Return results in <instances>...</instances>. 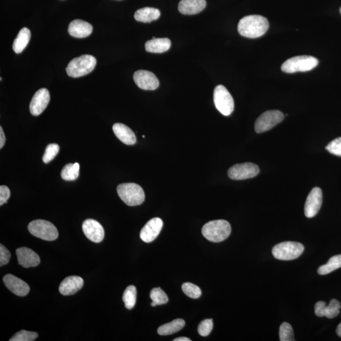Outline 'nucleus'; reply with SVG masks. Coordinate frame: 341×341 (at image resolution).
<instances>
[{
	"label": "nucleus",
	"instance_id": "obj_31",
	"mask_svg": "<svg viewBox=\"0 0 341 341\" xmlns=\"http://www.w3.org/2000/svg\"><path fill=\"white\" fill-rule=\"evenodd\" d=\"M182 290L186 296L193 299H199L202 294L201 289L199 287L190 283H184L182 285Z\"/></svg>",
	"mask_w": 341,
	"mask_h": 341
},
{
	"label": "nucleus",
	"instance_id": "obj_40",
	"mask_svg": "<svg viewBox=\"0 0 341 341\" xmlns=\"http://www.w3.org/2000/svg\"><path fill=\"white\" fill-rule=\"evenodd\" d=\"M174 341H191L190 339H189V338L185 337H178L177 339H175L173 340Z\"/></svg>",
	"mask_w": 341,
	"mask_h": 341
},
{
	"label": "nucleus",
	"instance_id": "obj_30",
	"mask_svg": "<svg viewBox=\"0 0 341 341\" xmlns=\"http://www.w3.org/2000/svg\"><path fill=\"white\" fill-rule=\"evenodd\" d=\"M150 297L153 302H155L157 305L166 304L168 302V297L160 288L152 289Z\"/></svg>",
	"mask_w": 341,
	"mask_h": 341
},
{
	"label": "nucleus",
	"instance_id": "obj_16",
	"mask_svg": "<svg viewBox=\"0 0 341 341\" xmlns=\"http://www.w3.org/2000/svg\"><path fill=\"white\" fill-rule=\"evenodd\" d=\"M340 303L338 300L332 299L328 306L326 302H318L315 305V313L318 317L326 316L328 318H334L340 313Z\"/></svg>",
	"mask_w": 341,
	"mask_h": 341
},
{
	"label": "nucleus",
	"instance_id": "obj_36",
	"mask_svg": "<svg viewBox=\"0 0 341 341\" xmlns=\"http://www.w3.org/2000/svg\"><path fill=\"white\" fill-rule=\"evenodd\" d=\"M326 148L330 153L341 157V137L333 140L326 146Z\"/></svg>",
	"mask_w": 341,
	"mask_h": 341
},
{
	"label": "nucleus",
	"instance_id": "obj_5",
	"mask_svg": "<svg viewBox=\"0 0 341 341\" xmlns=\"http://www.w3.org/2000/svg\"><path fill=\"white\" fill-rule=\"evenodd\" d=\"M318 60L311 56H297L286 60L281 66L282 71L287 74L295 72H308L317 66Z\"/></svg>",
	"mask_w": 341,
	"mask_h": 341
},
{
	"label": "nucleus",
	"instance_id": "obj_27",
	"mask_svg": "<svg viewBox=\"0 0 341 341\" xmlns=\"http://www.w3.org/2000/svg\"><path fill=\"white\" fill-rule=\"evenodd\" d=\"M341 267V255L332 257L326 264L322 265L318 269V273L320 275H326L339 269Z\"/></svg>",
	"mask_w": 341,
	"mask_h": 341
},
{
	"label": "nucleus",
	"instance_id": "obj_15",
	"mask_svg": "<svg viewBox=\"0 0 341 341\" xmlns=\"http://www.w3.org/2000/svg\"><path fill=\"white\" fill-rule=\"evenodd\" d=\"M163 226V222L159 218L148 221L140 231V237L143 242L151 243L158 237Z\"/></svg>",
	"mask_w": 341,
	"mask_h": 341
},
{
	"label": "nucleus",
	"instance_id": "obj_43",
	"mask_svg": "<svg viewBox=\"0 0 341 341\" xmlns=\"http://www.w3.org/2000/svg\"><path fill=\"white\" fill-rule=\"evenodd\" d=\"M340 12L341 13V7H340Z\"/></svg>",
	"mask_w": 341,
	"mask_h": 341
},
{
	"label": "nucleus",
	"instance_id": "obj_23",
	"mask_svg": "<svg viewBox=\"0 0 341 341\" xmlns=\"http://www.w3.org/2000/svg\"><path fill=\"white\" fill-rule=\"evenodd\" d=\"M172 46V42L168 38H156L146 42L145 48L146 51L153 53H162L168 51Z\"/></svg>",
	"mask_w": 341,
	"mask_h": 341
},
{
	"label": "nucleus",
	"instance_id": "obj_32",
	"mask_svg": "<svg viewBox=\"0 0 341 341\" xmlns=\"http://www.w3.org/2000/svg\"><path fill=\"white\" fill-rule=\"evenodd\" d=\"M280 339L281 341L294 340L293 328L290 324L284 322L280 328Z\"/></svg>",
	"mask_w": 341,
	"mask_h": 341
},
{
	"label": "nucleus",
	"instance_id": "obj_24",
	"mask_svg": "<svg viewBox=\"0 0 341 341\" xmlns=\"http://www.w3.org/2000/svg\"><path fill=\"white\" fill-rule=\"evenodd\" d=\"M160 16V10L155 9V8L144 7L136 11L134 18L138 22L150 23L151 22L158 20Z\"/></svg>",
	"mask_w": 341,
	"mask_h": 341
},
{
	"label": "nucleus",
	"instance_id": "obj_7",
	"mask_svg": "<svg viewBox=\"0 0 341 341\" xmlns=\"http://www.w3.org/2000/svg\"><path fill=\"white\" fill-rule=\"evenodd\" d=\"M28 230L33 236L46 241L55 240L59 235L58 229L53 224L42 219L31 222Z\"/></svg>",
	"mask_w": 341,
	"mask_h": 341
},
{
	"label": "nucleus",
	"instance_id": "obj_3",
	"mask_svg": "<svg viewBox=\"0 0 341 341\" xmlns=\"http://www.w3.org/2000/svg\"><path fill=\"white\" fill-rule=\"evenodd\" d=\"M117 192L121 200L129 206L139 205L145 200L144 191L136 183L120 184L118 186Z\"/></svg>",
	"mask_w": 341,
	"mask_h": 341
},
{
	"label": "nucleus",
	"instance_id": "obj_33",
	"mask_svg": "<svg viewBox=\"0 0 341 341\" xmlns=\"http://www.w3.org/2000/svg\"><path fill=\"white\" fill-rule=\"evenodd\" d=\"M38 337L37 332L27 331L25 330L19 331L13 335L10 341H33Z\"/></svg>",
	"mask_w": 341,
	"mask_h": 341
},
{
	"label": "nucleus",
	"instance_id": "obj_13",
	"mask_svg": "<svg viewBox=\"0 0 341 341\" xmlns=\"http://www.w3.org/2000/svg\"><path fill=\"white\" fill-rule=\"evenodd\" d=\"M50 101V95L48 89L42 88L34 94L30 103V112L33 116H39L48 106Z\"/></svg>",
	"mask_w": 341,
	"mask_h": 341
},
{
	"label": "nucleus",
	"instance_id": "obj_6",
	"mask_svg": "<svg viewBox=\"0 0 341 341\" xmlns=\"http://www.w3.org/2000/svg\"><path fill=\"white\" fill-rule=\"evenodd\" d=\"M302 243L294 242H284L279 243L272 248L274 258L281 261H291L301 256L304 251Z\"/></svg>",
	"mask_w": 341,
	"mask_h": 341
},
{
	"label": "nucleus",
	"instance_id": "obj_12",
	"mask_svg": "<svg viewBox=\"0 0 341 341\" xmlns=\"http://www.w3.org/2000/svg\"><path fill=\"white\" fill-rule=\"evenodd\" d=\"M134 80L136 85L143 90H156L159 86L158 78L153 73L147 70H138L135 72Z\"/></svg>",
	"mask_w": 341,
	"mask_h": 341
},
{
	"label": "nucleus",
	"instance_id": "obj_25",
	"mask_svg": "<svg viewBox=\"0 0 341 341\" xmlns=\"http://www.w3.org/2000/svg\"><path fill=\"white\" fill-rule=\"evenodd\" d=\"M31 36V31L28 28H24L20 30L13 43V50L15 53L23 52L28 45Z\"/></svg>",
	"mask_w": 341,
	"mask_h": 341
},
{
	"label": "nucleus",
	"instance_id": "obj_41",
	"mask_svg": "<svg viewBox=\"0 0 341 341\" xmlns=\"http://www.w3.org/2000/svg\"><path fill=\"white\" fill-rule=\"evenodd\" d=\"M336 333H337V334L338 336H339L340 337H341V322L339 325H338V326H337V329H336Z\"/></svg>",
	"mask_w": 341,
	"mask_h": 341
},
{
	"label": "nucleus",
	"instance_id": "obj_29",
	"mask_svg": "<svg viewBox=\"0 0 341 341\" xmlns=\"http://www.w3.org/2000/svg\"><path fill=\"white\" fill-rule=\"evenodd\" d=\"M137 300V289L134 286L127 287L124 291L123 301L127 309L131 310L135 307Z\"/></svg>",
	"mask_w": 341,
	"mask_h": 341
},
{
	"label": "nucleus",
	"instance_id": "obj_9",
	"mask_svg": "<svg viewBox=\"0 0 341 341\" xmlns=\"http://www.w3.org/2000/svg\"><path fill=\"white\" fill-rule=\"evenodd\" d=\"M284 114L279 110H269L262 113L255 121V131L257 134H261L269 131L278 124L282 122Z\"/></svg>",
	"mask_w": 341,
	"mask_h": 341
},
{
	"label": "nucleus",
	"instance_id": "obj_14",
	"mask_svg": "<svg viewBox=\"0 0 341 341\" xmlns=\"http://www.w3.org/2000/svg\"><path fill=\"white\" fill-rule=\"evenodd\" d=\"M83 233L89 240L100 243L104 238V230L101 224L94 219H87L82 224Z\"/></svg>",
	"mask_w": 341,
	"mask_h": 341
},
{
	"label": "nucleus",
	"instance_id": "obj_2",
	"mask_svg": "<svg viewBox=\"0 0 341 341\" xmlns=\"http://www.w3.org/2000/svg\"><path fill=\"white\" fill-rule=\"evenodd\" d=\"M202 232L203 236L210 242L219 243L223 242L229 237L231 227L225 220L212 221L203 226Z\"/></svg>",
	"mask_w": 341,
	"mask_h": 341
},
{
	"label": "nucleus",
	"instance_id": "obj_20",
	"mask_svg": "<svg viewBox=\"0 0 341 341\" xmlns=\"http://www.w3.org/2000/svg\"><path fill=\"white\" fill-rule=\"evenodd\" d=\"M93 30L91 24L82 20H74L70 23L68 31L72 37L84 38L90 36Z\"/></svg>",
	"mask_w": 341,
	"mask_h": 341
},
{
	"label": "nucleus",
	"instance_id": "obj_26",
	"mask_svg": "<svg viewBox=\"0 0 341 341\" xmlns=\"http://www.w3.org/2000/svg\"><path fill=\"white\" fill-rule=\"evenodd\" d=\"M185 326V322L183 319L178 318L159 327L158 332L161 335H168L181 331Z\"/></svg>",
	"mask_w": 341,
	"mask_h": 341
},
{
	"label": "nucleus",
	"instance_id": "obj_35",
	"mask_svg": "<svg viewBox=\"0 0 341 341\" xmlns=\"http://www.w3.org/2000/svg\"><path fill=\"white\" fill-rule=\"evenodd\" d=\"M213 329V322L212 319H206L200 322L198 327V332L203 337L207 336L210 334Z\"/></svg>",
	"mask_w": 341,
	"mask_h": 341
},
{
	"label": "nucleus",
	"instance_id": "obj_34",
	"mask_svg": "<svg viewBox=\"0 0 341 341\" xmlns=\"http://www.w3.org/2000/svg\"><path fill=\"white\" fill-rule=\"evenodd\" d=\"M59 147L56 143H51L48 145L42 157V161L45 163H48L55 158L58 154Z\"/></svg>",
	"mask_w": 341,
	"mask_h": 341
},
{
	"label": "nucleus",
	"instance_id": "obj_18",
	"mask_svg": "<svg viewBox=\"0 0 341 341\" xmlns=\"http://www.w3.org/2000/svg\"><path fill=\"white\" fill-rule=\"evenodd\" d=\"M18 264L25 268L34 267L39 265V255L31 249L27 247L19 248L16 250Z\"/></svg>",
	"mask_w": 341,
	"mask_h": 341
},
{
	"label": "nucleus",
	"instance_id": "obj_28",
	"mask_svg": "<svg viewBox=\"0 0 341 341\" xmlns=\"http://www.w3.org/2000/svg\"><path fill=\"white\" fill-rule=\"evenodd\" d=\"M79 169L80 165L77 162L67 164L61 170L62 179L66 181H74L77 179L79 175Z\"/></svg>",
	"mask_w": 341,
	"mask_h": 341
},
{
	"label": "nucleus",
	"instance_id": "obj_11",
	"mask_svg": "<svg viewBox=\"0 0 341 341\" xmlns=\"http://www.w3.org/2000/svg\"><path fill=\"white\" fill-rule=\"evenodd\" d=\"M323 195L322 189L318 187L313 188L307 197L305 204V215L308 218H313L320 210Z\"/></svg>",
	"mask_w": 341,
	"mask_h": 341
},
{
	"label": "nucleus",
	"instance_id": "obj_42",
	"mask_svg": "<svg viewBox=\"0 0 341 341\" xmlns=\"http://www.w3.org/2000/svg\"><path fill=\"white\" fill-rule=\"evenodd\" d=\"M156 305H157L156 304L155 302H153L151 303L152 307H156Z\"/></svg>",
	"mask_w": 341,
	"mask_h": 341
},
{
	"label": "nucleus",
	"instance_id": "obj_22",
	"mask_svg": "<svg viewBox=\"0 0 341 341\" xmlns=\"http://www.w3.org/2000/svg\"><path fill=\"white\" fill-rule=\"evenodd\" d=\"M113 131L116 137L124 144L134 145L137 142L134 132L125 124L119 123L114 124Z\"/></svg>",
	"mask_w": 341,
	"mask_h": 341
},
{
	"label": "nucleus",
	"instance_id": "obj_4",
	"mask_svg": "<svg viewBox=\"0 0 341 341\" xmlns=\"http://www.w3.org/2000/svg\"><path fill=\"white\" fill-rule=\"evenodd\" d=\"M97 61L93 56L84 55L72 59L66 69L68 75L73 78L83 77L93 71Z\"/></svg>",
	"mask_w": 341,
	"mask_h": 341
},
{
	"label": "nucleus",
	"instance_id": "obj_8",
	"mask_svg": "<svg viewBox=\"0 0 341 341\" xmlns=\"http://www.w3.org/2000/svg\"><path fill=\"white\" fill-rule=\"evenodd\" d=\"M214 102L216 108L224 116H229L234 111L233 98L225 87L219 85L214 91Z\"/></svg>",
	"mask_w": 341,
	"mask_h": 341
},
{
	"label": "nucleus",
	"instance_id": "obj_1",
	"mask_svg": "<svg viewBox=\"0 0 341 341\" xmlns=\"http://www.w3.org/2000/svg\"><path fill=\"white\" fill-rule=\"evenodd\" d=\"M267 19L261 15H252L242 18L238 23V31L241 36L255 39L263 36L269 29Z\"/></svg>",
	"mask_w": 341,
	"mask_h": 341
},
{
	"label": "nucleus",
	"instance_id": "obj_37",
	"mask_svg": "<svg viewBox=\"0 0 341 341\" xmlns=\"http://www.w3.org/2000/svg\"><path fill=\"white\" fill-rule=\"evenodd\" d=\"M10 258L9 250L4 245H0V266H4L9 263Z\"/></svg>",
	"mask_w": 341,
	"mask_h": 341
},
{
	"label": "nucleus",
	"instance_id": "obj_19",
	"mask_svg": "<svg viewBox=\"0 0 341 341\" xmlns=\"http://www.w3.org/2000/svg\"><path fill=\"white\" fill-rule=\"evenodd\" d=\"M83 286V280L78 276H69L62 281L59 287V293L64 296L73 295L80 290Z\"/></svg>",
	"mask_w": 341,
	"mask_h": 341
},
{
	"label": "nucleus",
	"instance_id": "obj_17",
	"mask_svg": "<svg viewBox=\"0 0 341 341\" xmlns=\"http://www.w3.org/2000/svg\"><path fill=\"white\" fill-rule=\"evenodd\" d=\"M5 285L13 294L18 296H26L30 291L28 284L12 274H7L4 278Z\"/></svg>",
	"mask_w": 341,
	"mask_h": 341
},
{
	"label": "nucleus",
	"instance_id": "obj_39",
	"mask_svg": "<svg viewBox=\"0 0 341 341\" xmlns=\"http://www.w3.org/2000/svg\"><path fill=\"white\" fill-rule=\"evenodd\" d=\"M5 141H6V138H5L4 132L1 126L0 127V148L4 147Z\"/></svg>",
	"mask_w": 341,
	"mask_h": 341
},
{
	"label": "nucleus",
	"instance_id": "obj_21",
	"mask_svg": "<svg viewBox=\"0 0 341 341\" xmlns=\"http://www.w3.org/2000/svg\"><path fill=\"white\" fill-rule=\"evenodd\" d=\"M205 7V0H181L178 10L183 15H196L204 10Z\"/></svg>",
	"mask_w": 341,
	"mask_h": 341
},
{
	"label": "nucleus",
	"instance_id": "obj_10",
	"mask_svg": "<svg viewBox=\"0 0 341 341\" xmlns=\"http://www.w3.org/2000/svg\"><path fill=\"white\" fill-rule=\"evenodd\" d=\"M260 172L257 165L251 162L235 164L227 172L229 178L234 180H243L255 177Z\"/></svg>",
	"mask_w": 341,
	"mask_h": 341
},
{
	"label": "nucleus",
	"instance_id": "obj_38",
	"mask_svg": "<svg viewBox=\"0 0 341 341\" xmlns=\"http://www.w3.org/2000/svg\"><path fill=\"white\" fill-rule=\"evenodd\" d=\"M10 197V190L7 186H0V205H3L7 202Z\"/></svg>",
	"mask_w": 341,
	"mask_h": 341
}]
</instances>
